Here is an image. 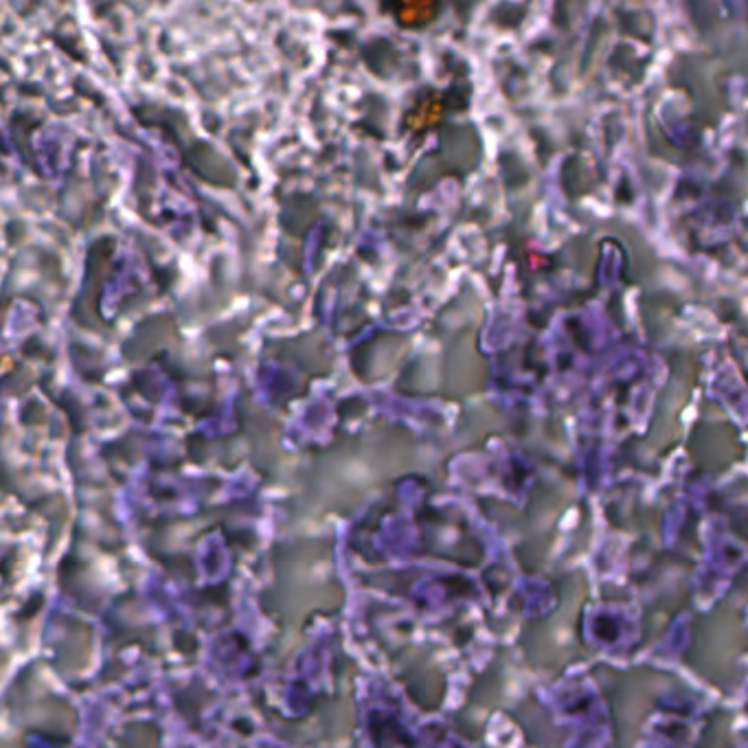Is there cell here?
<instances>
[{
  "label": "cell",
  "mask_w": 748,
  "mask_h": 748,
  "mask_svg": "<svg viewBox=\"0 0 748 748\" xmlns=\"http://www.w3.org/2000/svg\"><path fill=\"white\" fill-rule=\"evenodd\" d=\"M444 0H387V9L398 27L419 31L433 25Z\"/></svg>",
  "instance_id": "6da1fadb"
},
{
  "label": "cell",
  "mask_w": 748,
  "mask_h": 748,
  "mask_svg": "<svg viewBox=\"0 0 748 748\" xmlns=\"http://www.w3.org/2000/svg\"><path fill=\"white\" fill-rule=\"evenodd\" d=\"M444 112H446V106L441 95L428 93L419 99L417 104L411 108V112L406 115L404 119L406 130L413 134H426L439 126V121L444 119Z\"/></svg>",
  "instance_id": "7a4b0ae2"
}]
</instances>
